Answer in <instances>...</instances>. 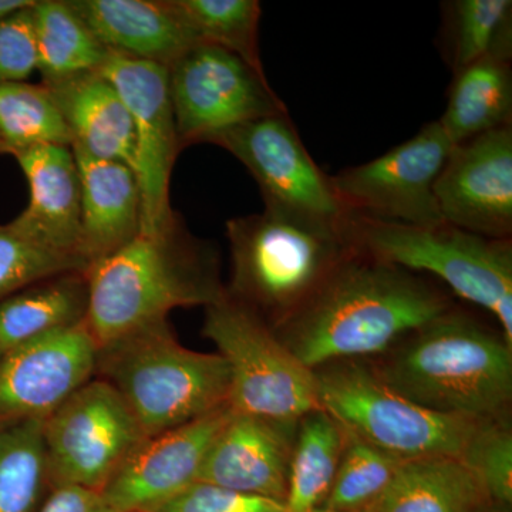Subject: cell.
Segmentation results:
<instances>
[{
	"label": "cell",
	"mask_w": 512,
	"mask_h": 512,
	"mask_svg": "<svg viewBox=\"0 0 512 512\" xmlns=\"http://www.w3.org/2000/svg\"><path fill=\"white\" fill-rule=\"evenodd\" d=\"M453 296L424 275L355 248L311 301L275 328L312 370L375 359L453 306Z\"/></svg>",
	"instance_id": "cell-1"
},
{
	"label": "cell",
	"mask_w": 512,
	"mask_h": 512,
	"mask_svg": "<svg viewBox=\"0 0 512 512\" xmlns=\"http://www.w3.org/2000/svg\"><path fill=\"white\" fill-rule=\"evenodd\" d=\"M367 360L392 389L431 412L470 420L512 416V345L456 303Z\"/></svg>",
	"instance_id": "cell-2"
},
{
	"label": "cell",
	"mask_w": 512,
	"mask_h": 512,
	"mask_svg": "<svg viewBox=\"0 0 512 512\" xmlns=\"http://www.w3.org/2000/svg\"><path fill=\"white\" fill-rule=\"evenodd\" d=\"M87 328L101 346L138 328L168 319L177 308L210 306L225 293L220 258L194 237L180 215L137 235L87 272Z\"/></svg>",
	"instance_id": "cell-3"
},
{
	"label": "cell",
	"mask_w": 512,
	"mask_h": 512,
	"mask_svg": "<svg viewBox=\"0 0 512 512\" xmlns=\"http://www.w3.org/2000/svg\"><path fill=\"white\" fill-rule=\"evenodd\" d=\"M225 291L272 328L301 311L353 251L348 232L272 210L227 222Z\"/></svg>",
	"instance_id": "cell-4"
},
{
	"label": "cell",
	"mask_w": 512,
	"mask_h": 512,
	"mask_svg": "<svg viewBox=\"0 0 512 512\" xmlns=\"http://www.w3.org/2000/svg\"><path fill=\"white\" fill-rule=\"evenodd\" d=\"M96 377L120 394L147 437L228 406L231 392L224 357L185 348L168 319L101 346Z\"/></svg>",
	"instance_id": "cell-5"
},
{
	"label": "cell",
	"mask_w": 512,
	"mask_h": 512,
	"mask_svg": "<svg viewBox=\"0 0 512 512\" xmlns=\"http://www.w3.org/2000/svg\"><path fill=\"white\" fill-rule=\"evenodd\" d=\"M353 247L416 274H429L454 295L497 319L512 345V239H494L441 222L430 227L352 215Z\"/></svg>",
	"instance_id": "cell-6"
},
{
	"label": "cell",
	"mask_w": 512,
	"mask_h": 512,
	"mask_svg": "<svg viewBox=\"0 0 512 512\" xmlns=\"http://www.w3.org/2000/svg\"><path fill=\"white\" fill-rule=\"evenodd\" d=\"M313 372L320 407L343 429L402 461L460 458L481 421L424 409L384 382L367 359L338 360Z\"/></svg>",
	"instance_id": "cell-7"
},
{
	"label": "cell",
	"mask_w": 512,
	"mask_h": 512,
	"mask_svg": "<svg viewBox=\"0 0 512 512\" xmlns=\"http://www.w3.org/2000/svg\"><path fill=\"white\" fill-rule=\"evenodd\" d=\"M202 335L227 362L234 412L301 420L322 409L311 367L293 355L271 325L227 291L205 308Z\"/></svg>",
	"instance_id": "cell-8"
},
{
	"label": "cell",
	"mask_w": 512,
	"mask_h": 512,
	"mask_svg": "<svg viewBox=\"0 0 512 512\" xmlns=\"http://www.w3.org/2000/svg\"><path fill=\"white\" fill-rule=\"evenodd\" d=\"M241 161L261 190L266 210L348 232L353 214L332 178L315 163L288 113L249 121L212 138Z\"/></svg>",
	"instance_id": "cell-9"
},
{
	"label": "cell",
	"mask_w": 512,
	"mask_h": 512,
	"mask_svg": "<svg viewBox=\"0 0 512 512\" xmlns=\"http://www.w3.org/2000/svg\"><path fill=\"white\" fill-rule=\"evenodd\" d=\"M168 84L181 150L210 144L249 121L288 113L268 77L211 43H195L171 63Z\"/></svg>",
	"instance_id": "cell-10"
},
{
	"label": "cell",
	"mask_w": 512,
	"mask_h": 512,
	"mask_svg": "<svg viewBox=\"0 0 512 512\" xmlns=\"http://www.w3.org/2000/svg\"><path fill=\"white\" fill-rule=\"evenodd\" d=\"M42 434L49 488L96 491L147 437L120 394L97 377L43 420Z\"/></svg>",
	"instance_id": "cell-11"
},
{
	"label": "cell",
	"mask_w": 512,
	"mask_h": 512,
	"mask_svg": "<svg viewBox=\"0 0 512 512\" xmlns=\"http://www.w3.org/2000/svg\"><path fill=\"white\" fill-rule=\"evenodd\" d=\"M453 147L439 121H431L383 156L330 178L350 214L430 227L444 222L434 188Z\"/></svg>",
	"instance_id": "cell-12"
},
{
	"label": "cell",
	"mask_w": 512,
	"mask_h": 512,
	"mask_svg": "<svg viewBox=\"0 0 512 512\" xmlns=\"http://www.w3.org/2000/svg\"><path fill=\"white\" fill-rule=\"evenodd\" d=\"M126 104L136 133V174L141 194V232L174 220L170 180L181 153L168 67L110 52L99 70Z\"/></svg>",
	"instance_id": "cell-13"
},
{
	"label": "cell",
	"mask_w": 512,
	"mask_h": 512,
	"mask_svg": "<svg viewBox=\"0 0 512 512\" xmlns=\"http://www.w3.org/2000/svg\"><path fill=\"white\" fill-rule=\"evenodd\" d=\"M99 343L87 323L9 350L0 359V420H45L96 377Z\"/></svg>",
	"instance_id": "cell-14"
},
{
	"label": "cell",
	"mask_w": 512,
	"mask_h": 512,
	"mask_svg": "<svg viewBox=\"0 0 512 512\" xmlns=\"http://www.w3.org/2000/svg\"><path fill=\"white\" fill-rule=\"evenodd\" d=\"M443 221L473 234L512 238V126L457 144L437 178Z\"/></svg>",
	"instance_id": "cell-15"
},
{
	"label": "cell",
	"mask_w": 512,
	"mask_h": 512,
	"mask_svg": "<svg viewBox=\"0 0 512 512\" xmlns=\"http://www.w3.org/2000/svg\"><path fill=\"white\" fill-rule=\"evenodd\" d=\"M232 414L224 406L146 437L100 491L111 512H153L198 480L208 448Z\"/></svg>",
	"instance_id": "cell-16"
},
{
	"label": "cell",
	"mask_w": 512,
	"mask_h": 512,
	"mask_svg": "<svg viewBox=\"0 0 512 512\" xmlns=\"http://www.w3.org/2000/svg\"><path fill=\"white\" fill-rule=\"evenodd\" d=\"M299 420L234 412L202 461L198 480L285 503Z\"/></svg>",
	"instance_id": "cell-17"
},
{
	"label": "cell",
	"mask_w": 512,
	"mask_h": 512,
	"mask_svg": "<svg viewBox=\"0 0 512 512\" xmlns=\"http://www.w3.org/2000/svg\"><path fill=\"white\" fill-rule=\"evenodd\" d=\"M30 187L25 211L10 221L40 247L84 261L82 185L72 147L43 146L16 157Z\"/></svg>",
	"instance_id": "cell-18"
},
{
	"label": "cell",
	"mask_w": 512,
	"mask_h": 512,
	"mask_svg": "<svg viewBox=\"0 0 512 512\" xmlns=\"http://www.w3.org/2000/svg\"><path fill=\"white\" fill-rule=\"evenodd\" d=\"M109 52L170 67L200 43L168 0H69Z\"/></svg>",
	"instance_id": "cell-19"
},
{
	"label": "cell",
	"mask_w": 512,
	"mask_h": 512,
	"mask_svg": "<svg viewBox=\"0 0 512 512\" xmlns=\"http://www.w3.org/2000/svg\"><path fill=\"white\" fill-rule=\"evenodd\" d=\"M73 154L82 185L80 251L90 269L140 234V187L126 164L97 160L77 150Z\"/></svg>",
	"instance_id": "cell-20"
},
{
	"label": "cell",
	"mask_w": 512,
	"mask_h": 512,
	"mask_svg": "<svg viewBox=\"0 0 512 512\" xmlns=\"http://www.w3.org/2000/svg\"><path fill=\"white\" fill-rule=\"evenodd\" d=\"M72 136L73 150L136 168V133L126 104L99 72L47 87Z\"/></svg>",
	"instance_id": "cell-21"
},
{
	"label": "cell",
	"mask_w": 512,
	"mask_h": 512,
	"mask_svg": "<svg viewBox=\"0 0 512 512\" xmlns=\"http://www.w3.org/2000/svg\"><path fill=\"white\" fill-rule=\"evenodd\" d=\"M490 505L460 458L437 456L403 461L389 487L363 512H483Z\"/></svg>",
	"instance_id": "cell-22"
},
{
	"label": "cell",
	"mask_w": 512,
	"mask_h": 512,
	"mask_svg": "<svg viewBox=\"0 0 512 512\" xmlns=\"http://www.w3.org/2000/svg\"><path fill=\"white\" fill-rule=\"evenodd\" d=\"M90 286L86 272L49 276L0 301L3 355L59 330L86 322Z\"/></svg>",
	"instance_id": "cell-23"
},
{
	"label": "cell",
	"mask_w": 512,
	"mask_h": 512,
	"mask_svg": "<svg viewBox=\"0 0 512 512\" xmlns=\"http://www.w3.org/2000/svg\"><path fill=\"white\" fill-rule=\"evenodd\" d=\"M439 124L454 146L512 126L511 60H480L454 73Z\"/></svg>",
	"instance_id": "cell-24"
},
{
	"label": "cell",
	"mask_w": 512,
	"mask_h": 512,
	"mask_svg": "<svg viewBox=\"0 0 512 512\" xmlns=\"http://www.w3.org/2000/svg\"><path fill=\"white\" fill-rule=\"evenodd\" d=\"M37 72L50 87L83 74L99 72L109 56L69 0H36Z\"/></svg>",
	"instance_id": "cell-25"
},
{
	"label": "cell",
	"mask_w": 512,
	"mask_h": 512,
	"mask_svg": "<svg viewBox=\"0 0 512 512\" xmlns=\"http://www.w3.org/2000/svg\"><path fill=\"white\" fill-rule=\"evenodd\" d=\"M343 439L342 426L323 409L299 420L284 512H319L332 488Z\"/></svg>",
	"instance_id": "cell-26"
},
{
	"label": "cell",
	"mask_w": 512,
	"mask_h": 512,
	"mask_svg": "<svg viewBox=\"0 0 512 512\" xmlns=\"http://www.w3.org/2000/svg\"><path fill=\"white\" fill-rule=\"evenodd\" d=\"M444 10V52L453 74L490 57L511 60V0H456Z\"/></svg>",
	"instance_id": "cell-27"
},
{
	"label": "cell",
	"mask_w": 512,
	"mask_h": 512,
	"mask_svg": "<svg viewBox=\"0 0 512 512\" xmlns=\"http://www.w3.org/2000/svg\"><path fill=\"white\" fill-rule=\"evenodd\" d=\"M43 146L72 147V136L43 84H0V156L19 157Z\"/></svg>",
	"instance_id": "cell-28"
},
{
	"label": "cell",
	"mask_w": 512,
	"mask_h": 512,
	"mask_svg": "<svg viewBox=\"0 0 512 512\" xmlns=\"http://www.w3.org/2000/svg\"><path fill=\"white\" fill-rule=\"evenodd\" d=\"M168 3L200 42L234 53L266 77L259 53L261 3L258 0H168Z\"/></svg>",
	"instance_id": "cell-29"
},
{
	"label": "cell",
	"mask_w": 512,
	"mask_h": 512,
	"mask_svg": "<svg viewBox=\"0 0 512 512\" xmlns=\"http://www.w3.org/2000/svg\"><path fill=\"white\" fill-rule=\"evenodd\" d=\"M43 420L9 421L0 430V512H37L49 488Z\"/></svg>",
	"instance_id": "cell-30"
},
{
	"label": "cell",
	"mask_w": 512,
	"mask_h": 512,
	"mask_svg": "<svg viewBox=\"0 0 512 512\" xmlns=\"http://www.w3.org/2000/svg\"><path fill=\"white\" fill-rule=\"evenodd\" d=\"M343 434L345 439L332 488L319 512L367 510L389 487L403 463L346 429Z\"/></svg>",
	"instance_id": "cell-31"
},
{
	"label": "cell",
	"mask_w": 512,
	"mask_h": 512,
	"mask_svg": "<svg viewBox=\"0 0 512 512\" xmlns=\"http://www.w3.org/2000/svg\"><path fill=\"white\" fill-rule=\"evenodd\" d=\"M512 416L478 421L460 460L495 508H512Z\"/></svg>",
	"instance_id": "cell-32"
},
{
	"label": "cell",
	"mask_w": 512,
	"mask_h": 512,
	"mask_svg": "<svg viewBox=\"0 0 512 512\" xmlns=\"http://www.w3.org/2000/svg\"><path fill=\"white\" fill-rule=\"evenodd\" d=\"M66 272H86L77 259L40 247L13 227L0 225V301L37 281Z\"/></svg>",
	"instance_id": "cell-33"
},
{
	"label": "cell",
	"mask_w": 512,
	"mask_h": 512,
	"mask_svg": "<svg viewBox=\"0 0 512 512\" xmlns=\"http://www.w3.org/2000/svg\"><path fill=\"white\" fill-rule=\"evenodd\" d=\"M153 512H284V503L195 481Z\"/></svg>",
	"instance_id": "cell-34"
},
{
	"label": "cell",
	"mask_w": 512,
	"mask_h": 512,
	"mask_svg": "<svg viewBox=\"0 0 512 512\" xmlns=\"http://www.w3.org/2000/svg\"><path fill=\"white\" fill-rule=\"evenodd\" d=\"M32 6L0 22V84L26 82L37 70Z\"/></svg>",
	"instance_id": "cell-35"
},
{
	"label": "cell",
	"mask_w": 512,
	"mask_h": 512,
	"mask_svg": "<svg viewBox=\"0 0 512 512\" xmlns=\"http://www.w3.org/2000/svg\"><path fill=\"white\" fill-rule=\"evenodd\" d=\"M37 512H111L100 491L79 485H59L49 490Z\"/></svg>",
	"instance_id": "cell-36"
},
{
	"label": "cell",
	"mask_w": 512,
	"mask_h": 512,
	"mask_svg": "<svg viewBox=\"0 0 512 512\" xmlns=\"http://www.w3.org/2000/svg\"><path fill=\"white\" fill-rule=\"evenodd\" d=\"M35 0H0V22L19 10L29 8Z\"/></svg>",
	"instance_id": "cell-37"
},
{
	"label": "cell",
	"mask_w": 512,
	"mask_h": 512,
	"mask_svg": "<svg viewBox=\"0 0 512 512\" xmlns=\"http://www.w3.org/2000/svg\"><path fill=\"white\" fill-rule=\"evenodd\" d=\"M483 512H510V511L500 510V508H495V507H493V505H490V507L485 508V510Z\"/></svg>",
	"instance_id": "cell-38"
},
{
	"label": "cell",
	"mask_w": 512,
	"mask_h": 512,
	"mask_svg": "<svg viewBox=\"0 0 512 512\" xmlns=\"http://www.w3.org/2000/svg\"><path fill=\"white\" fill-rule=\"evenodd\" d=\"M6 423H9V421H3V420H0V430L3 429V427H5V424Z\"/></svg>",
	"instance_id": "cell-39"
},
{
	"label": "cell",
	"mask_w": 512,
	"mask_h": 512,
	"mask_svg": "<svg viewBox=\"0 0 512 512\" xmlns=\"http://www.w3.org/2000/svg\"><path fill=\"white\" fill-rule=\"evenodd\" d=\"M2 356H3V352H2V349H0V359H2Z\"/></svg>",
	"instance_id": "cell-40"
}]
</instances>
